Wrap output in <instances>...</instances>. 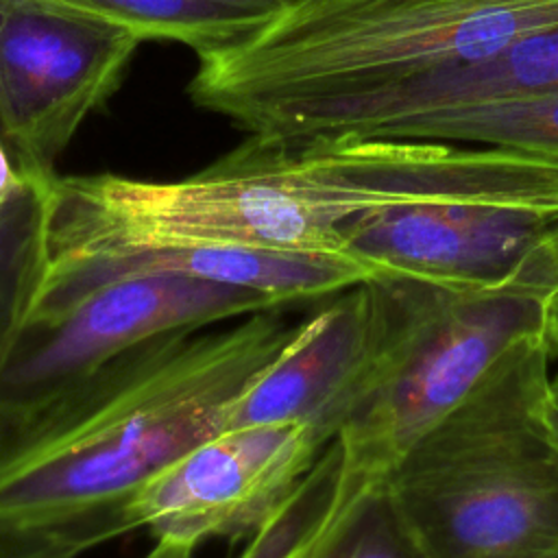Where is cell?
<instances>
[{
    "label": "cell",
    "instance_id": "obj_1",
    "mask_svg": "<svg viewBox=\"0 0 558 558\" xmlns=\"http://www.w3.org/2000/svg\"><path fill=\"white\" fill-rule=\"evenodd\" d=\"M551 187L549 157L530 148L248 135L177 181L54 174L31 187L35 220L26 281L85 262L168 248L351 255L342 229L364 214L432 201L541 205Z\"/></svg>",
    "mask_w": 558,
    "mask_h": 558
},
{
    "label": "cell",
    "instance_id": "obj_2",
    "mask_svg": "<svg viewBox=\"0 0 558 558\" xmlns=\"http://www.w3.org/2000/svg\"><path fill=\"white\" fill-rule=\"evenodd\" d=\"M296 325L268 310L166 336L0 423V558H78L131 534L135 493L229 427Z\"/></svg>",
    "mask_w": 558,
    "mask_h": 558
},
{
    "label": "cell",
    "instance_id": "obj_3",
    "mask_svg": "<svg viewBox=\"0 0 558 558\" xmlns=\"http://www.w3.org/2000/svg\"><path fill=\"white\" fill-rule=\"evenodd\" d=\"M558 26V0H286L198 57L192 102L248 135L301 142L329 111Z\"/></svg>",
    "mask_w": 558,
    "mask_h": 558
},
{
    "label": "cell",
    "instance_id": "obj_4",
    "mask_svg": "<svg viewBox=\"0 0 558 558\" xmlns=\"http://www.w3.org/2000/svg\"><path fill=\"white\" fill-rule=\"evenodd\" d=\"M556 362L558 336L514 344L381 480L427 558L558 554V449L541 421Z\"/></svg>",
    "mask_w": 558,
    "mask_h": 558
},
{
    "label": "cell",
    "instance_id": "obj_5",
    "mask_svg": "<svg viewBox=\"0 0 558 558\" xmlns=\"http://www.w3.org/2000/svg\"><path fill=\"white\" fill-rule=\"evenodd\" d=\"M375 347L336 436L347 462L381 482L514 344L558 336V290L462 288L405 275L371 279Z\"/></svg>",
    "mask_w": 558,
    "mask_h": 558
},
{
    "label": "cell",
    "instance_id": "obj_6",
    "mask_svg": "<svg viewBox=\"0 0 558 558\" xmlns=\"http://www.w3.org/2000/svg\"><path fill=\"white\" fill-rule=\"evenodd\" d=\"M268 310L283 307L262 292L187 275L155 272L100 283L0 331V423L153 340Z\"/></svg>",
    "mask_w": 558,
    "mask_h": 558
},
{
    "label": "cell",
    "instance_id": "obj_7",
    "mask_svg": "<svg viewBox=\"0 0 558 558\" xmlns=\"http://www.w3.org/2000/svg\"><path fill=\"white\" fill-rule=\"evenodd\" d=\"M142 39L52 0H2V140L31 187L57 174L81 124L118 89Z\"/></svg>",
    "mask_w": 558,
    "mask_h": 558
},
{
    "label": "cell",
    "instance_id": "obj_8",
    "mask_svg": "<svg viewBox=\"0 0 558 558\" xmlns=\"http://www.w3.org/2000/svg\"><path fill=\"white\" fill-rule=\"evenodd\" d=\"M329 440L296 423L227 427L155 473L129 501L131 532L196 551L201 543L248 541L294 495Z\"/></svg>",
    "mask_w": 558,
    "mask_h": 558
},
{
    "label": "cell",
    "instance_id": "obj_9",
    "mask_svg": "<svg viewBox=\"0 0 558 558\" xmlns=\"http://www.w3.org/2000/svg\"><path fill=\"white\" fill-rule=\"evenodd\" d=\"M558 214L495 201H432L364 214L342 229L344 248L379 275L462 288L558 290L551 235Z\"/></svg>",
    "mask_w": 558,
    "mask_h": 558
},
{
    "label": "cell",
    "instance_id": "obj_10",
    "mask_svg": "<svg viewBox=\"0 0 558 558\" xmlns=\"http://www.w3.org/2000/svg\"><path fill=\"white\" fill-rule=\"evenodd\" d=\"M377 310L371 281L327 299L231 410L229 427L296 423L333 440L357 397L375 347Z\"/></svg>",
    "mask_w": 558,
    "mask_h": 558
},
{
    "label": "cell",
    "instance_id": "obj_11",
    "mask_svg": "<svg viewBox=\"0 0 558 558\" xmlns=\"http://www.w3.org/2000/svg\"><path fill=\"white\" fill-rule=\"evenodd\" d=\"M172 272L248 288L270 296L283 310L327 301L379 270L355 255L266 253L244 248H168L85 262L44 272L26 281L13 323L48 314L78 294L122 277Z\"/></svg>",
    "mask_w": 558,
    "mask_h": 558
},
{
    "label": "cell",
    "instance_id": "obj_12",
    "mask_svg": "<svg viewBox=\"0 0 558 558\" xmlns=\"http://www.w3.org/2000/svg\"><path fill=\"white\" fill-rule=\"evenodd\" d=\"M558 92V26L536 31L499 54L432 70L364 94L320 118L305 140L368 137L384 122L447 107L532 98Z\"/></svg>",
    "mask_w": 558,
    "mask_h": 558
},
{
    "label": "cell",
    "instance_id": "obj_13",
    "mask_svg": "<svg viewBox=\"0 0 558 558\" xmlns=\"http://www.w3.org/2000/svg\"><path fill=\"white\" fill-rule=\"evenodd\" d=\"M196 54L231 44L266 22L286 0H52Z\"/></svg>",
    "mask_w": 558,
    "mask_h": 558
},
{
    "label": "cell",
    "instance_id": "obj_14",
    "mask_svg": "<svg viewBox=\"0 0 558 558\" xmlns=\"http://www.w3.org/2000/svg\"><path fill=\"white\" fill-rule=\"evenodd\" d=\"M364 140H423L558 150V92L410 113L384 122Z\"/></svg>",
    "mask_w": 558,
    "mask_h": 558
},
{
    "label": "cell",
    "instance_id": "obj_15",
    "mask_svg": "<svg viewBox=\"0 0 558 558\" xmlns=\"http://www.w3.org/2000/svg\"><path fill=\"white\" fill-rule=\"evenodd\" d=\"M368 482L375 480L349 466L333 438L286 506L248 538L240 558H314L349 501Z\"/></svg>",
    "mask_w": 558,
    "mask_h": 558
},
{
    "label": "cell",
    "instance_id": "obj_16",
    "mask_svg": "<svg viewBox=\"0 0 558 558\" xmlns=\"http://www.w3.org/2000/svg\"><path fill=\"white\" fill-rule=\"evenodd\" d=\"M314 558H427L414 543L381 482L349 501Z\"/></svg>",
    "mask_w": 558,
    "mask_h": 558
},
{
    "label": "cell",
    "instance_id": "obj_17",
    "mask_svg": "<svg viewBox=\"0 0 558 558\" xmlns=\"http://www.w3.org/2000/svg\"><path fill=\"white\" fill-rule=\"evenodd\" d=\"M35 194L0 209V331L13 320L31 255Z\"/></svg>",
    "mask_w": 558,
    "mask_h": 558
},
{
    "label": "cell",
    "instance_id": "obj_18",
    "mask_svg": "<svg viewBox=\"0 0 558 558\" xmlns=\"http://www.w3.org/2000/svg\"><path fill=\"white\" fill-rule=\"evenodd\" d=\"M31 194V185L17 170V163L0 137V209H7Z\"/></svg>",
    "mask_w": 558,
    "mask_h": 558
},
{
    "label": "cell",
    "instance_id": "obj_19",
    "mask_svg": "<svg viewBox=\"0 0 558 558\" xmlns=\"http://www.w3.org/2000/svg\"><path fill=\"white\" fill-rule=\"evenodd\" d=\"M541 421L545 425L549 440L558 449V388H554V379L541 401Z\"/></svg>",
    "mask_w": 558,
    "mask_h": 558
},
{
    "label": "cell",
    "instance_id": "obj_20",
    "mask_svg": "<svg viewBox=\"0 0 558 558\" xmlns=\"http://www.w3.org/2000/svg\"><path fill=\"white\" fill-rule=\"evenodd\" d=\"M551 242H554V251H556V257H558V229L554 231V235H551Z\"/></svg>",
    "mask_w": 558,
    "mask_h": 558
},
{
    "label": "cell",
    "instance_id": "obj_21",
    "mask_svg": "<svg viewBox=\"0 0 558 558\" xmlns=\"http://www.w3.org/2000/svg\"><path fill=\"white\" fill-rule=\"evenodd\" d=\"M554 388H558V362H556V368H554Z\"/></svg>",
    "mask_w": 558,
    "mask_h": 558
},
{
    "label": "cell",
    "instance_id": "obj_22",
    "mask_svg": "<svg viewBox=\"0 0 558 558\" xmlns=\"http://www.w3.org/2000/svg\"><path fill=\"white\" fill-rule=\"evenodd\" d=\"M0 4H2V0H0ZM0 137H2V100H0Z\"/></svg>",
    "mask_w": 558,
    "mask_h": 558
},
{
    "label": "cell",
    "instance_id": "obj_23",
    "mask_svg": "<svg viewBox=\"0 0 558 558\" xmlns=\"http://www.w3.org/2000/svg\"><path fill=\"white\" fill-rule=\"evenodd\" d=\"M549 558H558V554H554V556H549Z\"/></svg>",
    "mask_w": 558,
    "mask_h": 558
}]
</instances>
